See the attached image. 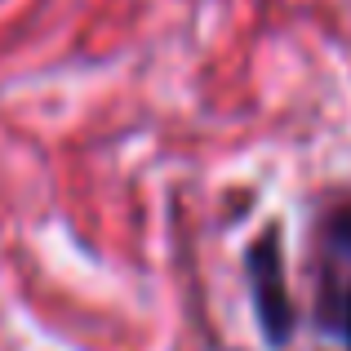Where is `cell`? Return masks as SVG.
Returning a JSON list of instances; mask_svg holds the SVG:
<instances>
[{"label": "cell", "mask_w": 351, "mask_h": 351, "mask_svg": "<svg viewBox=\"0 0 351 351\" xmlns=\"http://www.w3.org/2000/svg\"><path fill=\"white\" fill-rule=\"evenodd\" d=\"M249 285H254V311L258 325L271 343H285L293 329V307H289V289H285V267H280V245L276 232H267L249 249Z\"/></svg>", "instance_id": "cell-1"}, {"label": "cell", "mask_w": 351, "mask_h": 351, "mask_svg": "<svg viewBox=\"0 0 351 351\" xmlns=\"http://www.w3.org/2000/svg\"><path fill=\"white\" fill-rule=\"evenodd\" d=\"M338 329H343V338H347V347H351V289H347V298H343V311H338Z\"/></svg>", "instance_id": "cell-2"}]
</instances>
